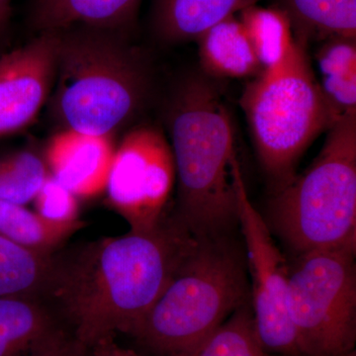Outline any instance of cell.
<instances>
[{
	"label": "cell",
	"instance_id": "cell-1",
	"mask_svg": "<svg viewBox=\"0 0 356 356\" xmlns=\"http://www.w3.org/2000/svg\"><path fill=\"white\" fill-rule=\"evenodd\" d=\"M196 240L166 213L149 231L58 250L39 299L88 348L117 332L133 337Z\"/></svg>",
	"mask_w": 356,
	"mask_h": 356
},
{
	"label": "cell",
	"instance_id": "cell-2",
	"mask_svg": "<svg viewBox=\"0 0 356 356\" xmlns=\"http://www.w3.org/2000/svg\"><path fill=\"white\" fill-rule=\"evenodd\" d=\"M216 79L201 70L178 83L166 109L175 159V216L196 238L231 235L238 226L235 132Z\"/></svg>",
	"mask_w": 356,
	"mask_h": 356
},
{
	"label": "cell",
	"instance_id": "cell-3",
	"mask_svg": "<svg viewBox=\"0 0 356 356\" xmlns=\"http://www.w3.org/2000/svg\"><path fill=\"white\" fill-rule=\"evenodd\" d=\"M53 104L64 129L113 137L139 114L151 90L144 56L120 31L74 26L60 31Z\"/></svg>",
	"mask_w": 356,
	"mask_h": 356
},
{
	"label": "cell",
	"instance_id": "cell-4",
	"mask_svg": "<svg viewBox=\"0 0 356 356\" xmlns=\"http://www.w3.org/2000/svg\"><path fill=\"white\" fill-rule=\"evenodd\" d=\"M248 302L243 248L231 235L197 238L133 337L159 356H193Z\"/></svg>",
	"mask_w": 356,
	"mask_h": 356
},
{
	"label": "cell",
	"instance_id": "cell-5",
	"mask_svg": "<svg viewBox=\"0 0 356 356\" xmlns=\"http://www.w3.org/2000/svg\"><path fill=\"white\" fill-rule=\"evenodd\" d=\"M266 221L295 255L356 250V111L327 131L305 172L271 193Z\"/></svg>",
	"mask_w": 356,
	"mask_h": 356
},
{
	"label": "cell",
	"instance_id": "cell-6",
	"mask_svg": "<svg viewBox=\"0 0 356 356\" xmlns=\"http://www.w3.org/2000/svg\"><path fill=\"white\" fill-rule=\"evenodd\" d=\"M240 102L271 193L297 175L307 149L341 116L321 88L307 46L297 40L283 64L248 83Z\"/></svg>",
	"mask_w": 356,
	"mask_h": 356
},
{
	"label": "cell",
	"instance_id": "cell-7",
	"mask_svg": "<svg viewBox=\"0 0 356 356\" xmlns=\"http://www.w3.org/2000/svg\"><path fill=\"white\" fill-rule=\"evenodd\" d=\"M355 250H313L289 266L288 314L302 356L355 355Z\"/></svg>",
	"mask_w": 356,
	"mask_h": 356
},
{
	"label": "cell",
	"instance_id": "cell-8",
	"mask_svg": "<svg viewBox=\"0 0 356 356\" xmlns=\"http://www.w3.org/2000/svg\"><path fill=\"white\" fill-rule=\"evenodd\" d=\"M236 192L255 332L267 355L302 356L288 314L289 264L274 243L266 219L248 197L241 165L236 172Z\"/></svg>",
	"mask_w": 356,
	"mask_h": 356
},
{
	"label": "cell",
	"instance_id": "cell-9",
	"mask_svg": "<svg viewBox=\"0 0 356 356\" xmlns=\"http://www.w3.org/2000/svg\"><path fill=\"white\" fill-rule=\"evenodd\" d=\"M175 180L170 140L147 124L129 131L117 145L104 192L130 231L147 232L165 216Z\"/></svg>",
	"mask_w": 356,
	"mask_h": 356
},
{
	"label": "cell",
	"instance_id": "cell-10",
	"mask_svg": "<svg viewBox=\"0 0 356 356\" xmlns=\"http://www.w3.org/2000/svg\"><path fill=\"white\" fill-rule=\"evenodd\" d=\"M60 31L42 32L0 58V138L29 126L48 99L57 72Z\"/></svg>",
	"mask_w": 356,
	"mask_h": 356
},
{
	"label": "cell",
	"instance_id": "cell-11",
	"mask_svg": "<svg viewBox=\"0 0 356 356\" xmlns=\"http://www.w3.org/2000/svg\"><path fill=\"white\" fill-rule=\"evenodd\" d=\"M115 149L113 137L64 129L51 138L44 158L51 177L77 198L89 199L105 191Z\"/></svg>",
	"mask_w": 356,
	"mask_h": 356
},
{
	"label": "cell",
	"instance_id": "cell-12",
	"mask_svg": "<svg viewBox=\"0 0 356 356\" xmlns=\"http://www.w3.org/2000/svg\"><path fill=\"white\" fill-rule=\"evenodd\" d=\"M140 0H34L31 24L40 32L74 26L121 31L132 22Z\"/></svg>",
	"mask_w": 356,
	"mask_h": 356
},
{
	"label": "cell",
	"instance_id": "cell-13",
	"mask_svg": "<svg viewBox=\"0 0 356 356\" xmlns=\"http://www.w3.org/2000/svg\"><path fill=\"white\" fill-rule=\"evenodd\" d=\"M259 0H153V25L166 43L196 41L217 23Z\"/></svg>",
	"mask_w": 356,
	"mask_h": 356
},
{
	"label": "cell",
	"instance_id": "cell-14",
	"mask_svg": "<svg viewBox=\"0 0 356 356\" xmlns=\"http://www.w3.org/2000/svg\"><path fill=\"white\" fill-rule=\"evenodd\" d=\"M201 72L212 79H245L262 72L240 19L229 16L198 37Z\"/></svg>",
	"mask_w": 356,
	"mask_h": 356
},
{
	"label": "cell",
	"instance_id": "cell-15",
	"mask_svg": "<svg viewBox=\"0 0 356 356\" xmlns=\"http://www.w3.org/2000/svg\"><path fill=\"white\" fill-rule=\"evenodd\" d=\"M62 325L36 297H0V356H26Z\"/></svg>",
	"mask_w": 356,
	"mask_h": 356
},
{
	"label": "cell",
	"instance_id": "cell-16",
	"mask_svg": "<svg viewBox=\"0 0 356 356\" xmlns=\"http://www.w3.org/2000/svg\"><path fill=\"white\" fill-rule=\"evenodd\" d=\"M295 39L308 46L318 40L356 38V0H280Z\"/></svg>",
	"mask_w": 356,
	"mask_h": 356
},
{
	"label": "cell",
	"instance_id": "cell-17",
	"mask_svg": "<svg viewBox=\"0 0 356 356\" xmlns=\"http://www.w3.org/2000/svg\"><path fill=\"white\" fill-rule=\"evenodd\" d=\"M315 58L318 83L332 107L341 115L356 111V38L325 40Z\"/></svg>",
	"mask_w": 356,
	"mask_h": 356
},
{
	"label": "cell",
	"instance_id": "cell-18",
	"mask_svg": "<svg viewBox=\"0 0 356 356\" xmlns=\"http://www.w3.org/2000/svg\"><path fill=\"white\" fill-rule=\"evenodd\" d=\"M238 19L247 32L262 70L277 67L291 55L296 40L289 17L280 7L255 4L241 11Z\"/></svg>",
	"mask_w": 356,
	"mask_h": 356
},
{
	"label": "cell",
	"instance_id": "cell-19",
	"mask_svg": "<svg viewBox=\"0 0 356 356\" xmlns=\"http://www.w3.org/2000/svg\"><path fill=\"white\" fill-rule=\"evenodd\" d=\"M83 226V221L76 224L51 222L25 206L0 200V235L35 252L55 254Z\"/></svg>",
	"mask_w": 356,
	"mask_h": 356
},
{
	"label": "cell",
	"instance_id": "cell-20",
	"mask_svg": "<svg viewBox=\"0 0 356 356\" xmlns=\"http://www.w3.org/2000/svg\"><path fill=\"white\" fill-rule=\"evenodd\" d=\"M53 254L35 252L0 235V297L39 298Z\"/></svg>",
	"mask_w": 356,
	"mask_h": 356
},
{
	"label": "cell",
	"instance_id": "cell-21",
	"mask_svg": "<svg viewBox=\"0 0 356 356\" xmlns=\"http://www.w3.org/2000/svg\"><path fill=\"white\" fill-rule=\"evenodd\" d=\"M50 175L44 156L33 151L0 159V200L25 206L34 200Z\"/></svg>",
	"mask_w": 356,
	"mask_h": 356
},
{
	"label": "cell",
	"instance_id": "cell-22",
	"mask_svg": "<svg viewBox=\"0 0 356 356\" xmlns=\"http://www.w3.org/2000/svg\"><path fill=\"white\" fill-rule=\"evenodd\" d=\"M193 356H267L255 332L250 302L234 312Z\"/></svg>",
	"mask_w": 356,
	"mask_h": 356
},
{
	"label": "cell",
	"instance_id": "cell-23",
	"mask_svg": "<svg viewBox=\"0 0 356 356\" xmlns=\"http://www.w3.org/2000/svg\"><path fill=\"white\" fill-rule=\"evenodd\" d=\"M79 200L69 188L50 175L33 201L36 212L44 219L58 224H76L81 222Z\"/></svg>",
	"mask_w": 356,
	"mask_h": 356
},
{
	"label": "cell",
	"instance_id": "cell-24",
	"mask_svg": "<svg viewBox=\"0 0 356 356\" xmlns=\"http://www.w3.org/2000/svg\"><path fill=\"white\" fill-rule=\"evenodd\" d=\"M26 356H90V348L60 325Z\"/></svg>",
	"mask_w": 356,
	"mask_h": 356
},
{
	"label": "cell",
	"instance_id": "cell-25",
	"mask_svg": "<svg viewBox=\"0 0 356 356\" xmlns=\"http://www.w3.org/2000/svg\"><path fill=\"white\" fill-rule=\"evenodd\" d=\"M90 356H140L115 343L114 337L104 339L90 348Z\"/></svg>",
	"mask_w": 356,
	"mask_h": 356
},
{
	"label": "cell",
	"instance_id": "cell-26",
	"mask_svg": "<svg viewBox=\"0 0 356 356\" xmlns=\"http://www.w3.org/2000/svg\"><path fill=\"white\" fill-rule=\"evenodd\" d=\"M11 13V0H0V33L6 28Z\"/></svg>",
	"mask_w": 356,
	"mask_h": 356
},
{
	"label": "cell",
	"instance_id": "cell-27",
	"mask_svg": "<svg viewBox=\"0 0 356 356\" xmlns=\"http://www.w3.org/2000/svg\"><path fill=\"white\" fill-rule=\"evenodd\" d=\"M267 356H291V355H267Z\"/></svg>",
	"mask_w": 356,
	"mask_h": 356
}]
</instances>
